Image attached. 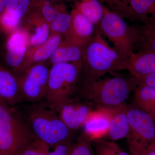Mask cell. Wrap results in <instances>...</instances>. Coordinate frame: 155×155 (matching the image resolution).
<instances>
[{
  "label": "cell",
  "mask_w": 155,
  "mask_h": 155,
  "mask_svg": "<svg viewBox=\"0 0 155 155\" xmlns=\"http://www.w3.org/2000/svg\"><path fill=\"white\" fill-rule=\"evenodd\" d=\"M36 139L23 113L0 101V152L4 155H19Z\"/></svg>",
  "instance_id": "4"
},
{
  "label": "cell",
  "mask_w": 155,
  "mask_h": 155,
  "mask_svg": "<svg viewBox=\"0 0 155 155\" xmlns=\"http://www.w3.org/2000/svg\"><path fill=\"white\" fill-rule=\"evenodd\" d=\"M104 7L100 0H75L74 8L95 26L102 18Z\"/></svg>",
  "instance_id": "20"
},
{
  "label": "cell",
  "mask_w": 155,
  "mask_h": 155,
  "mask_svg": "<svg viewBox=\"0 0 155 155\" xmlns=\"http://www.w3.org/2000/svg\"><path fill=\"white\" fill-rule=\"evenodd\" d=\"M49 148L45 143L36 139L26 145L19 155H48Z\"/></svg>",
  "instance_id": "27"
},
{
  "label": "cell",
  "mask_w": 155,
  "mask_h": 155,
  "mask_svg": "<svg viewBox=\"0 0 155 155\" xmlns=\"http://www.w3.org/2000/svg\"><path fill=\"white\" fill-rule=\"evenodd\" d=\"M22 101L17 76L0 66V101L14 106Z\"/></svg>",
  "instance_id": "15"
},
{
  "label": "cell",
  "mask_w": 155,
  "mask_h": 155,
  "mask_svg": "<svg viewBox=\"0 0 155 155\" xmlns=\"http://www.w3.org/2000/svg\"><path fill=\"white\" fill-rule=\"evenodd\" d=\"M73 142L66 143L56 146L54 151L49 152L48 155H70Z\"/></svg>",
  "instance_id": "31"
},
{
  "label": "cell",
  "mask_w": 155,
  "mask_h": 155,
  "mask_svg": "<svg viewBox=\"0 0 155 155\" xmlns=\"http://www.w3.org/2000/svg\"><path fill=\"white\" fill-rule=\"evenodd\" d=\"M111 76L91 79L79 77L75 98L97 109H114L126 105V101L138 82L130 74L118 72Z\"/></svg>",
  "instance_id": "1"
},
{
  "label": "cell",
  "mask_w": 155,
  "mask_h": 155,
  "mask_svg": "<svg viewBox=\"0 0 155 155\" xmlns=\"http://www.w3.org/2000/svg\"><path fill=\"white\" fill-rule=\"evenodd\" d=\"M111 145L116 155H133L126 152L119 145L114 141H111Z\"/></svg>",
  "instance_id": "34"
},
{
  "label": "cell",
  "mask_w": 155,
  "mask_h": 155,
  "mask_svg": "<svg viewBox=\"0 0 155 155\" xmlns=\"http://www.w3.org/2000/svg\"><path fill=\"white\" fill-rule=\"evenodd\" d=\"M35 6L38 9L42 16L47 22L50 24L54 19L57 15L65 5H59L58 7L51 5L49 2L39 0L33 3Z\"/></svg>",
  "instance_id": "25"
},
{
  "label": "cell",
  "mask_w": 155,
  "mask_h": 155,
  "mask_svg": "<svg viewBox=\"0 0 155 155\" xmlns=\"http://www.w3.org/2000/svg\"><path fill=\"white\" fill-rule=\"evenodd\" d=\"M92 110L91 106L74 98L61 106L57 113L67 127L75 132L82 128Z\"/></svg>",
  "instance_id": "9"
},
{
  "label": "cell",
  "mask_w": 155,
  "mask_h": 155,
  "mask_svg": "<svg viewBox=\"0 0 155 155\" xmlns=\"http://www.w3.org/2000/svg\"><path fill=\"white\" fill-rule=\"evenodd\" d=\"M72 21L70 28L64 38L78 45L84 47L94 34L95 26L77 9L71 13Z\"/></svg>",
  "instance_id": "13"
},
{
  "label": "cell",
  "mask_w": 155,
  "mask_h": 155,
  "mask_svg": "<svg viewBox=\"0 0 155 155\" xmlns=\"http://www.w3.org/2000/svg\"><path fill=\"white\" fill-rule=\"evenodd\" d=\"M128 149L133 155H155V138L144 144L127 142Z\"/></svg>",
  "instance_id": "29"
},
{
  "label": "cell",
  "mask_w": 155,
  "mask_h": 155,
  "mask_svg": "<svg viewBox=\"0 0 155 155\" xmlns=\"http://www.w3.org/2000/svg\"><path fill=\"white\" fill-rule=\"evenodd\" d=\"M122 17L149 24L155 20V0H123Z\"/></svg>",
  "instance_id": "14"
},
{
  "label": "cell",
  "mask_w": 155,
  "mask_h": 155,
  "mask_svg": "<svg viewBox=\"0 0 155 155\" xmlns=\"http://www.w3.org/2000/svg\"><path fill=\"white\" fill-rule=\"evenodd\" d=\"M122 70H127L126 59L111 48L95 28L92 38L83 48L80 77L97 79Z\"/></svg>",
  "instance_id": "2"
},
{
  "label": "cell",
  "mask_w": 155,
  "mask_h": 155,
  "mask_svg": "<svg viewBox=\"0 0 155 155\" xmlns=\"http://www.w3.org/2000/svg\"><path fill=\"white\" fill-rule=\"evenodd\" d=\"M0 155H4L1 152H0Z\"/></svg>",
  "instance_id": "37"
},
{
  "label": "cell",
  "mask_w": 155,
  "mask_h": 155,
  "mask_svg": "<svg viewBox=\"0 0 155 155\" xmlns=\"http://www.w3.org/2000/svg\"><path fill=\"white\" fill-rule=\"evenodd\" d=\"M102 3H105L111 11L122 17L123 0H100Z\"/></svg>",
  "instance_id": "32"
},
{
  "label": "cell",
  "mask_w": 155,
  "mask_h": 155,
  "mask_svg": "<svg viewBox=\"0 0 155 155\" xmlns=\"http://www.w3.org/2000/svg\"><path fill=\"white\" fill-rule=\"evenodd\" d=\"M127 70L135 77L155 73V52H134L126 59Z\"/></svg>",
  "instance_id": "17"
},
{
  "label": "cell",
  "mask_w": 155,
  "mask_h": 155,
  "mask_svg": "<svg viewBox=\"0 0 155 155\" xmlns=\"http://www.w3.org/2000/svg\"><path fill=\"white\" fill-rule=\"evenodd\" d=\"M140 28V36L135 48L140 52H155V25H144Z\"/></svg>",
  "instance_id": "21"
},
{
  "label": "cell",
  "mask_w": 155,
  "mask_h": 155,
  "mask_svg": "<svg viewBox=\"0 0 155 155\" xmlns=\"http://www.w3.org/2000/svg\"><path fill=\"white\" fill-rule=\"evenodd\" d=\"M81 69V61L52 65L50 69L46 106L57 112L75 97Z\"/></svg>",
  "instance_id": "5"
},
{
  "label": "cell",
  "mask_w": 155,
  "mask_h": 155,
  "mask_svg": "<svg viewBox=\"0 0 155 155\" xmlns=\"http://www.w3.org/2000/svg\"><path fill=\"white\" fill-rule=\"evenodd\" d=\"M43 1H47V2H50V1H52V0H43Z\"/></svg>",
  "instance_id": "36"
},
{
  "label": "cell",
  "mask_w": 155,
  "mask_h": 155,
  "mask_svg": "<svg viewBox=\"0 0 155 155\" xmlns=\"http://www.w3.org/2000/svg\"><path fill=\"white\" fill-rule=\"evenodd\" d=\"M134 104L155 119V88L138 85L134 91Z\"/></svg>",
  "instance_id": "19"
},
{
  "label": "cell",
  "mask_w": 155,
  "mask_h": 155,
  "mask_svg": "<svg viewBox=\"0 0 155 155\" xmlns=\"http://www.w3.org/2000/svg\"><path fill=\"white\" fill-rule=\"evenodd\" d=\"M93 148L91 140L82 132L73 143L70 155H93Z\"/></svg>",
  "instance_id": "26"
},
{
  "label": "cell",
  "mask_w": 155,
  "mask_h": 155,
  "mask_svg": "<svg viewBox=\"0 0 155 155\" xmlns=\"http://www.w3.org/2000/svg\"><path fill=\"white\" fill-rule=\"evenodd\" d=\"M32 0H6L5 10L12 16L22 20L31 11Z\"/></svg>",
  "instance_id": "24"
},
{
  "label": "cell",
  "mask_w": 155,
  "mask_h": 155,
  "mask_svg": "<svg viewBox=\"0 0 155 155\" xmlns=\"http://www.w3.org/2000/svg\"><path fill=\"white\" fill-rule=\"evenodd\" d=\"M49 70L43 62L34 64L17 75L22 101L35 104L45 100Z\"/></svg>",
  "instance_id": "7"
},
{
  "label": "cell",
  "mask_w": 155,
  "mask_h": 155,
  "mask_svg": "<svg viewBox=\"0 0 155 155\" xmlns=\"http://www.w3.org/2000/svg\"><path fill=\"white\" fill-rule=\"evenodd\" d=\"M127 106L113 109L109 130L102 139L114 142L128 137L130 130L126 112Z\"/></svg>",
  "instance_id": "16"
},
{
  "label": "cell",
  "mask_w": 155,
  "mask_h": 155,
  "mask_svg": "<svg viewBox=\"0 0 155 155\" xmlns=\"http://www.w3.org/2000/svg\"><path fill=\"white\" fill-rule=\"evenodd\" d=\"M6 0H0V17L5 10Z\"/></svg>",
  "instance_id": "35"
},
{
  "label": "cell",
  "mask_w": 155,
  "mask_h": 155,
  "mask_svg": "<svg viewBox=\"0 0 155 155\" xmlns=\"http://www.w3.org/2000/svg\"><path fill=\"white\" fill-rule=\"evenodd\" d=\"M95 28L109 39L125 59L134 52L140 36V28L128 25L124 18L106 6L102 18Z\"/></svg>",
  "instance_id": "6"
},
{
  "label": "cell",
  "mask_w": 155,
  "mask_h": 155,
  "mask_svg": "<svg viewBox=\"0 0 155 155\" xmlns=\"http://www.w3.org/2000/svg\"><path fill=\"white\" fill-rule=\"evenodd\" d=\"M71 21V13L67 11L65 6L49 24L50 33L60 34L65 37L70 28Z\"/></svg>",
  "instance_id": "22"
},
{
  "label": "cell",
  "mask_w": 155,
  "mask_h": 155,
  "mask_svg": "<svg viewBox=\"0 0 155 155\" xmlns=\"http://www.w3.org/2000/svg\"><path fill=\"white\" fill-rule=\"evenodd\" d=\"M96 155H116L110 141L98 139L92 141Z\"/></svg>",
  "instance_id": "30"
},
{
  "label": "cell",
  "mask_w": 155,
  "mask_h": 155,
  "mask_svg": "<svg viewBox=\"0 0 155 155\" xmlns=\"http://www.w3.org/2000/svg\"><path fill=\"white\" fill-rule=\"evenodd\" d=\"M21 24L29 35L28 48L43 43L49 36V24L37 8L30 11L22 19Z\"/></svg>",
  "instance_id": "10"
},
{
  "label": "cell",
  "mask_w": 155,
  "mask_h": 155,
  "mask_svg": "<svg viewBox=\"0 0 155 155\" xmlns=\"http://www.w3.org/2000/svg\"><path fill=\"white\" fill-rule=\"evenodd\" d=\"M83 48L63 38L50 57V62L53 65L61 63L80 62L81 61Z\"/></svg>",
  "instance_id": "18"
},
{
  "label": "cell",
  "mask_w": 155,
  "mask_h": 155,
  "mask_svg": "<svg viewBox=\"0 0 155 155\" xmlns=\"http://www.w3.org/2000/svg\"><path fill=\"white\" fill-rule=\"evenodd\" d=\"M29 35L22 27L17 28L9 34L6 42V50H17L28 48Z\"/></svg>",
  "instance_id": "23"
},
{
  "label": "cell",
  "mask_w": 155,
  "mask_h": 155,
  "mask_svg": "<svg viewBox=\"0 0 155 155\" xmlns=\"http://www.w3.org/2000/svg\"><path fill=\"white\" fill-rule=\"evenodd\" d=\"M65 1H70V0H65Z\"/></svg>",
  "instance_id": "38"
},
{
  "label": "cell",
  "mask_w": 155,
  "mask_h": 155,
  "mask_svg": "<svg viewBox=\"0 0 155 155\" xmlns=\"http://www.w3.org/2000/svg\"><path fill=\"white\" fill-rule=\"evenodd\" d=\"M130 134L127 142L144 144L155 138V119L134 104L127 105Z\"/></svg>",
  "instance_id": "8"
},
{
  "label": "cell",
  "mask_w": 155,
  "mask_h": 155,
  "mask_svg": "<svg viewBox=\"0 0 155 155\" xmlns=\"http://www.w3.org/2000/svg\"><path fill=\"white\" fill-rule=\"evenodd\" d=\"M113 109H97L89 114L84 124L83 133L91 141L102 139L107 134Z\"/></svg>",
  "instance_id": "11"
},
{
  "label": "cell",
  "mask_w": 155,
  "mask_h": 155,
  "mask_svg": "<svg viewBox=\"0 0 155 155\" xmlns=\"http://www.w3.org/2000/svg\"><path fill=\"white\" fill-rule=\"evenodd\" d=\"M62 39V35L60 34L50 33L48 38L43 43L28 48L19 75L34 64L43 63L50 58Z\"/></svg>",
  "instance_id": "12"
},
{
  "label": "cell",
  "mask_w": 155,
  "mask_h": 155,
  "mask_svg": "<svg viewBox=\"0 0 155 155\" xmlns=\"http://www.w3.org/2000/svg\"><path fill=\"white\" fill-rule=\"evenodd\" d=\"M21 20L5 10L0 17V27L5 33L10 34L19 28Z\"/></svg>",
  "instance_id": "28"
},
{
  "label": "cell",
  "mask_w": 155,
  "mask_h": 155,
  "mask_svg": "<svg viewBox=\"0 0 155 155\" xmlns=\"http://www.w3.org/2000/svg\"><path fill=\"white\" fill-rule=\"evenodd\" d=\"M136 78L138 85H145L155 88V73Z\"/></svg>",
  "instance_id": "33"
},
{
  "label": "cell",
  "mask_w": 155,
  "mask_h": 155,
  "mask_svg": "<svg viewBox=\"0 0 155 155\" xmlns=\"http://www.w3.org/2000/svg\"><path fill=\"white\" fill-rule=\"evenodd\" d=\"M23 114L34 135L50 147L73 142V134L55 111L41 103L25 106Z\"/></svg>",
  "instance_id": "3"
}]
</instances>
